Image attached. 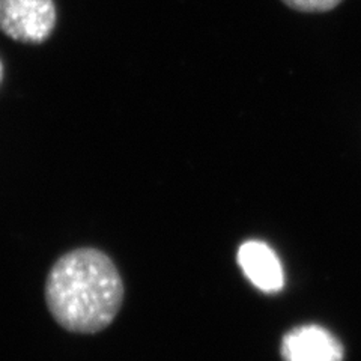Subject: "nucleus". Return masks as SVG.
<instances>
[{
	"instance_id": "obj_1",
	"label": "nucleus",
	"mask_w": 361,
	"mask_h": 361,
	"mask_svg": "<svg viewBox=\"0 0 361 361\" xmlns=\"http://www.w3.org/2000/svg\"><path fill=\"white\" fill-rule=\"evenodd\" d=\"M123 285L111 259L97 248H77L50 269L45 300L65 330L92 334L109 326L122 306Z\"/></svg>"
},
{
	"instance_id": "obj_2",
	"label": "nucleus",
	"mask_w": 361,
	"mask_h": 361,
	"mask_svg": "<svg viewBox=\"0 0 361 361\" xmlns=\"http://www.w3.org/2000/svg\"><path fill=\"white\" fill-rule=\"evenodd\" d=\"M56 26L53 0H0V30L14 41L41 44Z\"/></svg>"
},
{
	"instance_id": "obj_3",
	"label": "nucleus",
	"mask_w": 361,
	"mask_h": 361,
	"mask_svg": "<svg viewBox=\"0 0 361 361\" xmlns=\"http://www.w3.org/2000/svg\"><path fill=\"white\" fill-rule=\"evenodd\" d=\"M283 361H342L343 346L319 325H302L290 330L281 342Z\"/></svg>"
},
{
	"instance_id": "obj_4",
	"label": "nucleus",
	"mask_w": 361,
	"mask_h": 361,
	"mask_svg": "<svg viewBox=\"0 0 361 361\" xmlns=\"http://www.w3.org/2000/svg\"><path fill=\"white\" fill-rule=\"evenodd\" d=\"M238 264L245 277L262 292L274 293L285 285L279 256L262 241H245L238 250Z\"/></svg>"
},
{
	"instance_id": "obj_5",
	"label": "nucleus",
	"mask_w": 361,
	"mask_h": 361,
	"mask_svg": "<svg viewBox=\"0 0 361 361\" xmlns=\"http://www.w3.org/2000/svg\"><path fill=\"white\" fill-rule=\"evenodd\" d=\"M288 8L304 14H322L337 8L343 0H281Z\"/></svg>"
},
{
	"instance_id": "obj_6",
	"label": "nucleus",
	"mask_w": 361,
	"mask_h": 361,
	"mask_svg": "<svg viewBox=\"0 0 361 361\" xmlns=\"http://www.w3.org/2000/svg\"><path fill=\"white\" fill-rule=\"evenodd\" d=\"M2 80H4V62L0 59V85H2Z\"/></svg>"
}]
</instances>
